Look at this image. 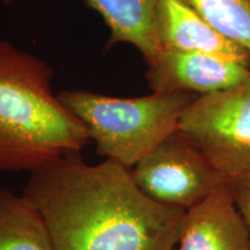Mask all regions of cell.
<instances>
[{"mask_svg": "<svg viewBox=\"0 0 250 250\" xmlns=\"http://www.w3.org/2000/svg\"><path fill=\"white\" fill-rule=\"evenodd\" d=\"M226 183L237 210L245 220L250 237V171Z\"/></svg>", "mask_w": 250, "mask_h": 250, "instance_id": "obj_12", "label": "cell"}, {"mask_svg": "<svg viewBox=\"0 0 250 250\" xmlns=\"http://www.w3.org/2000/svg\"><path fill=\"white\" fill-rule=\"evenodd\" d=\"M0 250H55L37 208L8 188H0Z\"/></svg>", "mask_w": 250, "mask_h": 250, "instance_id": "obj_10", "label": "cell"}, {"mask_svg": "<svg viewBox=\"0 0 250 250\" xmlns=\"http://www.w3.org/2000/svg\"><path fill=\"white\" fill-rule=\"evenodd\" d=\"M131 174L144 195L169 208L189 210L226 182L180 130L143 158Z\"/></svg>", "mask_w": 250, "mask_h": 250, "instance_id": "obj_5", "label": "cell"}, {"mask_svg": "<svg viewBox=\"0 0 250 250\" xmlns=\"http://www.w3.org/2000/svg\"><path fill=\"white\" fill-rule=\"evenodd\" d=\"M218 33L250 52V0H187Z\"/></svg>", "mask_w": 250, "mask_h": 250, "instance_id": "obj_11", "label": "cell"}, {"mask_svg": "<svg viewBox=\"0 0 250 250\" xmlns=\"http://www.w3.org/2000/svg\"><path fill=\"white\" fill-rule=\"evenodd\" d=\"M110 30L107 50L127 43L142 54L147 65L156 61L161 48L155 35L156 0H86Z\"/></svg>", "mask_w": 250, "mask_h": 250, "instance_id": "obj_9", "label": "cell"}, {"mask_svg": "<svg viewBox=\"0 0 250 250\" xmlns=\"http://www.w3.org/2000/svg\"><path fill=\"white\" fill-rule=\"evenodd\" d=\"M57 96L85 124L96 152L127 168L179 130L183 111L196 98L188 93L160 92L114 98L83 89L62 90Z\"/></svg>", "mask_w": 250, "mask_h": 250, "instance_id": "obj_3", "label": "cell"}, {"mask_svg": "<svg viewBox=\"0 0 250 250\" xmlns=\"http://www.w3.org/2000/svg\"><path fill=\"white\" fill-rule=\"evenodd\" d=\"M48 62L0 41V173L34 171L89 140L51 86Z\"/></svg>", "mask_w": 250, "mask_h": 250, "instance_id": "obj_2", "label": "cell"}, {"mask_svg": "<svg viewBox=\"0 0 250 250\" xmlns=\"http://www.w3.org/2000/svg\"><path fill=\"white\" fill-rule=\"evenodd\" d=\"M15 1H17V0H0V2L4 5H12V4H14Z\"/></svg>", "mask_w": 250, "mask_h": 250, "instance_id": "obj_13", "label": "cell"}, {"mask_svg": "<svg viewBox=\"0 0 250 250\" xmlns=\"http://www.w3.org/2000/svg\"><path fill=\"white\" fill-rule=\"evenodd\" d=\"M179 130L223 175L250 171V77L237 85L196 96L183 111Z\"/></svg>", "mask_w": 250, "mask_h": 250, "instance_id": "obj_4", "label": "cell"}, {"mask_svg": "<svg viewBox=\"0 0 250 250\" xmlns=\"http://www.w3.org/2000/svg\"><path fill=\"white\" fill-rule=\"evenodd\" d=\"M145 77L152 92L199 96L242 83L250 77V67L208 52L162 50Z\"/></svg>", "mask_w": 250, "mask_h": 250, "instance_id": "obj_6", "label": "cell"}, {"mask_svg": "<svg viewBox=\"0 0 250 250\" xmlns=\"http://www.w3.org/2000/svg\"><path fill=\"white\" fill-rule=\"evenodd\" d=\"M174 250H250V237L227 183L186 212Z\"/></svg>", "mask_w": 250, "mask_h": 250, "instance_id": "obj_7", "label": "cell"}, {"mask_svg": "<svg viewBox=\"0 0 250 250\" xmlns=\"http://www.w3.org/2000/svg\"><path fill=\"white\" fill-rule=\"evenodd\" d=\"M22 195L55 250H174L187 212L144 195L131 168L110 159L88 165L80 152L31 171Z\"/></svg>", "mask_w": 250, "mask_h": 250, "instance_id": "obj_1", "label": "cell"}, {"mask_svg": "<svg viewBox=\"0 0 250 250\" xmlns=\"http://www.w3.org/2000/svg\"><path fill=\"white\" fill-rule=\"evenodd\" d=\"M155 35L162 50L208 52L250 67V52L218 33L187 0H156Z\"/></svg>", "mask_w": 250, "mask_h": 250, "instance_id": "obj_8", "label": "cell"}]
</instances>
